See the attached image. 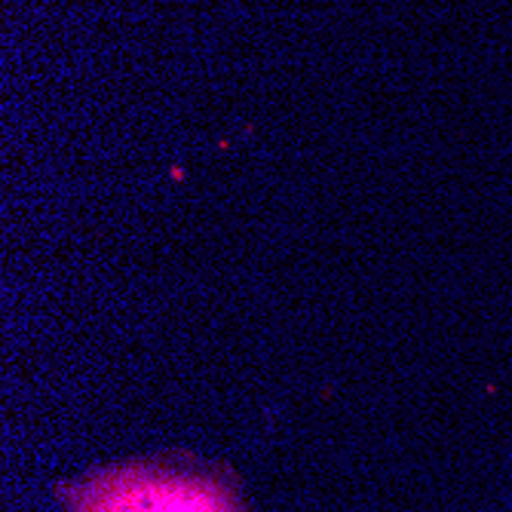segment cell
<instances>
[{"mask_svg":"<svg viewBox=\"0 0 512 512\" xmlns=\"http://www.w3.org/2000/svg\"><path fill=\"white\" fill-rule=\"evenodd\" d=\"M74 512H237L212 479L172 470H129L89 485Z\"/></svg>","mask_w":512,"mask_h":512,"instance_id":"1","label":"cell"}]
</instances>
